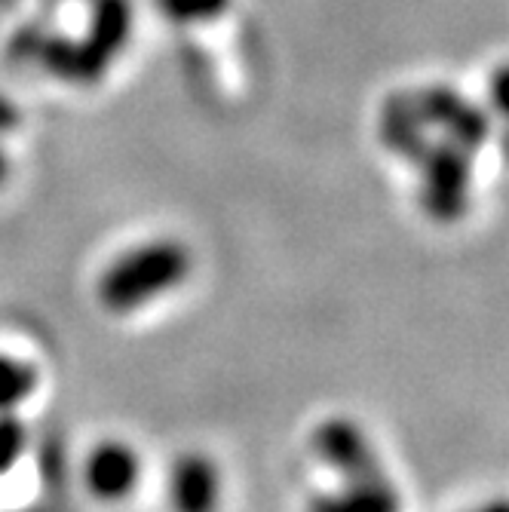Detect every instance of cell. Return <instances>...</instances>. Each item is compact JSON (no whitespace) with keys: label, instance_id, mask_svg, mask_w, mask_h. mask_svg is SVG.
Here are the masks:
<instances>
[{"label":"cell","instance_id":"5b68a950","mask_svg":"<svg viewBox=\"0 0 509 512\" xmlns=\"http://www.w3.org/2000/svg\"><path fill=\"white\" fill-rule=\"evenodd\" d=\"M166 500L172 512H218L221 473L206 451H184L166 476Z\"/></svg>","mask_w":509,"mask_h":512},{"label":"cell","instance_id":"277c9868","mask_svg":"<svg viewBox=\"0 0 509 512\" xmlns=\"http://www.w3.org/2000/svg\"><path fill=\"white\" fill-rule=\"evenodd\" d=\"M414 102H418L427 126H439L448 142L460 145L464 151L476 154L488 142L491 135L488 114L479 105L467 102L457 89L427 86L421 92H414Z\"/></svg>","mask_w":509,"mask_h":512},{"label":"cell","instance_id":"4fadbf2b","mask_svg":"<svg viewBox=\"0 0 509 512\" xmlns=\"http://www.w3.org/2000/svg\"><path fill=\"white\" fill-rule=\"evenodd\" d=\"M157 7L172 22H209L230 7V0H157Z\"/></svg>","mask_w":509,"mask_h":512},{"label":"cell","instance_id":"8fae6325","mask_svg":"<svg viewBox=\"0 0 509 512\" xmlns=\"http://www.w3.org/2000/svg\"><path fill=\"white\" fill-rule=\"evenodd\" d=\"M37 390V368L16 356H0V414L16 411Z\"/></svg>","mask_w":509,"mask_h":512},{"label":"cell","instance_id":"7a4b0ae2","mask_svg":"<svg viewBox=\"0 0 509 512\" xmlns=\"http://www.w3.org/2000/svg\"><path fill=\"white\" fill-rule=\"evenodd\" d=\"M470 151L454 142L427 145L421 166V206L433 221H457L470 206Z\"/></svg>","mask_w":509,"mask_h":512},{"label":"cell","instance_id":"52a82bcc","mask_svg":"<svg viewBox=\"0 0 509 512\" xmlns=\"http://www.w3.org/2000/svg\"><path fill=\"white\" fill-rule=\"evenodd\" d=\"M34 62H40L46 71L56 74L59 80L92 86V83H99L105 77V71L111 65V56H105L89 37L86 40H68V37L43 34Z\"/></svg>","mask_w":509,"mask_h":512},{"label":"cell","instance_id":"ba28073f","mask_svg":"<svg viewBox=\"0 0 509 512\" xmlns=\"http://www.w3.org/2000/svg\"><path fill=\"white\" fill-rule=\"evenodd\" d=\"M307 512H402V494L387 476L347 482L341 491L313 494Z\"/></svg>","mask_w":509,"mask_h":512},{"label":"cell","instance_id":"ac0fdd59","mask_svg":"<svg viewBox=\"0 0 509 512\" xmlns=\"http://www.w3.org/2000/svg\"><path fill=\"white\" fill-rule=\"evenodd\" d=\"M500 151H503V157L509 160V126H506V132L500 135Z\"/></svg>","mask_w":509,"mask_h":512},{"label":"cell","instance_id":"5bb4252c","mask_svg":"<svg viewBox=\"0 0 509 512\" xmlns=\"http://www.w3.org/2000/svg\"><path fill=\"white\" fill-rule=\"evenodd\" d=\"M488 102H491V111L500 114L506 123H509V65H500L491 71V80H488Z\"/></svg>","mask_w":509,"mask_h":512},{"label":"cell","instance_id":"7c38bea8","mask_svg":"<svg viewBox=\"0 0 509 512\" xmlns=\"http://www.w3.org/2000/svg\"><path fill=\"white\" fill-rule=\"evenodd\" d=\"M28 445V433L25 424L16 417V411H4L0 414V476H7L19 457L25 454Z\"/></svg>","mask_w":509,"mask_h":512},{"label":"cell","instance_id":"30bf717a","mask_svg":"<svg viewBox=\"0 0 509 512\" xmlns=\"http://www.w3.org/2000/svg\"><path fill=\"white\" fill-rule=\"evenodd\" d=\"M132 28V7L129 0H96L92 4V22H89V40L99 46L105 56H117Z\"/></svg>","mask_w":509,"mask_h":512},{"label":"cell","instance_id":"3957f363","mask_svg":"<svg viewBox=\"0 0 509 512\" xmlns=\"http://www.w3.org/2000/svg\"><path fill=\"white\" fill-rule=\"evenodd\" d=\"M310 448L344 482H365V479L387 476L378 448L350 417H326V421L313 430Z\"/></svg>","mask_w":509,"mask_h":512},{"label":"cell","instance_id":"e0dca14e","mask_svg":"<svg viewBox=\"0 0 509 512\" xmlns=\"http://www.w3.org/2000/svg\"><path fill=\"white\" fill-rule=\"evenodd\" d=\"M7 175H10V163H7V157H4V154H0V184L7 181Z\"/></svg>","mask_w":509,"mask_h":512},{"label":"cell","instance_id":"9a60e30c","mask_svg":"<svg viewBox=\"0 0 509 512\" xmlns=\"http://www.w3.org/2000/svg\"><path fill=\"white\" fill-rule=\"evenodd\" d=\"M13 126H16V111L10 102L0 99V129H13Z\"/></svg>","mask_w":509,"mask_h":512},{"label":"cell","instance_id":"2e32d148","mask_svg":"<svg viewBox=\"0 0 509 512\" xmlns=\"http://www.w3.org/2000/svg\"><path fill=\"white\" fill-rule=\"evenodd\" d=\"M470 512H509V500L506 497H497V500H488V503H482V506H476Z\"/></svg>","mask_w":509,"mask_h":512},{"label":"cell","instance_id":"8992f818","mask_svg":"<svg viewBox=\"0 0 509 512\" xmlns=\"http://www.w3.org/2000/svg\"><path fill=\"white\" fill-rule=\"evenodd\" d=\"M89 494L102 503H120L132 497V491L142 482V457L126 442L108 439L99 442L86 457L83 470Z\"/></svg>","mask_w":509,"mask_h":512},{"label":"cell","instance_id":"6da1fadb","mask_svg":"<svg viewBox=\"0 0 509 512\" xmlns=\"http://www.w3.org/2000/svg\"><path fill=\"white\" fill-rule=\"evenodd\" d=\"M194 255L181 240L157 237L117 255L96 283V301L111 316H129L188 283Z\"/></svg>","mask_w":509,"mask_h":512},{"label":"cell","instance_id":"9c48e42d","mask_svg":"<svg viewBox=\"0 0 509 512\" xmlns=\"http://www.w3.org/2000/svg\"><path fill=\"white\" fill-rule=\"evenodd\" d=\"M381 138L393 154L418 163V157L430 145V138H427V120H424L418 102H414V96H393L384 105Z\"/></svg>","mask_w":509,"mask_h":512}]
</instances>
